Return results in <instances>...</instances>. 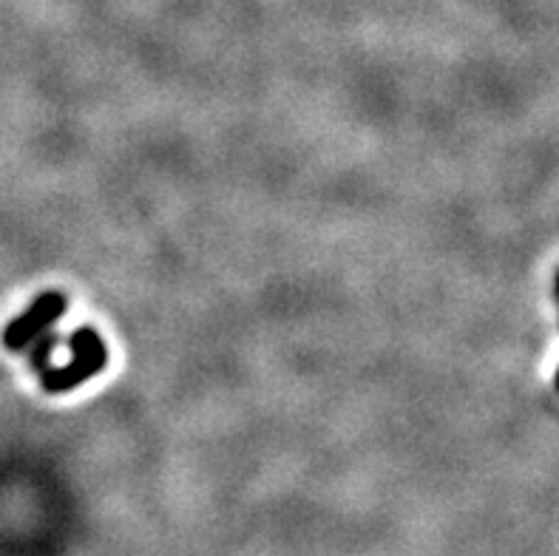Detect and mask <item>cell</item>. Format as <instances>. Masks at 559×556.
<instances>
[{"instance_id":"cell-1","label":"cell","mask_w":559,"mask_h":556,"mask_svg":"<svg viewBox=\"0 0 559 556\" xmlns=\"http://www.w3.org/2000/svg\"><path fill=\"white\" fill-rule=\"evenodd\" d=\"M71 361L66 366H49L40 372V386L49 395H63L77 386H83L91 378H97L108 364V349L100 332L94 327H77L69 335Z\"/></svg>"},{"instance_id":"cell-2","label":"cell","mask_w":559,"mask_h":556,"mask_svg":"<svg viewBox=\"0 0 559 556\" xmlns=\"http://www.w3.org/2000/svg\"><path fill=\"white\" fill-rule=\"evenodd\" d=\"M66 310H69V298L63 293L57 290L40 293L15 321H9V327L3 330V347L12 352H26L43 332L54 330V324L66 315Z\"/></svg>"},{"instance_id":"cell-3","label":"cell","mask_w":559,"mask_h":556,"mask_svg":"<svg viewBox=\"0 0 559 556\" xmlns=\"http://www.w3.org/2000/svg\"><path fill=\"white\" fill-rule=\"evenodd\" d=\"M57 347H60V335H57L54 330L43 332L35 344L29 347V366L35 369L37 375H40L43 369H49V366H52V355Z\"/></svg>"}]
</instances>
